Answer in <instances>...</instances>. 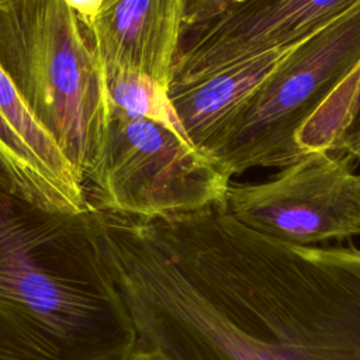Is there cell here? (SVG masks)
<instances>
[{
	"mask_svg": "<svg viewBox=\"0 0 360 360\" xmlns=\"http://www.w3.org/2000/svg\"><path fill=\"white\" fill-rule=\"evenodd\" d=\"M156 360H360V249L300 246L239 222L222 202L166 217L93 211Z\"/></svg>",
	"mask_w": 360,
	"mask_h": 360,
	"instance_id": "6da1fadb",
	"label": "cell"
},
{
	"mask_svg": "<svg viewBox=\"0 0 360 360\" xmlns=\"http://www.w3.org/2000/svg\"><path fill=\"white\" fill-rule=\"evenodd\" d=\"M135 349L91 205L44 208L0 166V360H125Z\"/></svg>",
	"mask_w": 360,
	"mask_h": 360,
	"instance_id": "7a4b0ae2",
	"label": "cell"
},
{
	"mask_svg": "<svg viewBox=\"0 0 360 360\" xmlns=\"http://www.w3.org/2000/svg\"><path fill=\"white\" fill-rule=\"evenodd\" d=\"M0 68L83 179L111 101L83 25L65 0H0Z\"/></svg>",
	"mask_w": 360,
	"mask_h": 360,
	"instance_id": "3957f363",
	"label": "cell"
},
{
	"mask_svg": "<svg viewBox=\"0 0 360 360\" xmlns=\"http://www.w3.org/2000/svg\"><path fill=\"white\" fill-rule=\"evenodd\" d=\"M360 63V4L300 42L264 79L210 153L232 179L287 167L308 153L300 138Z\"/></svg>",
	"mask_w": 360,
	"mask_h": 360,
	"instance_id": "277c9868",
	"label": "cell"
},
{
	"mask_svg": "<svg viewBox=\"0 0 360 360\" xmlns=\"http://www.w3.org/2000/svg\"><path fill=\"white\" fill-rule=\"evenodd\" d=\"M83 183L94 208L155 219L222 202L231 177L212 158L165 127L111 104Z\"/></svg>",
	"mask_w": 360,
	"mask_h": 360,
	"instance_id": "5b68a950",
	"label": "cell"
},
{
	"mask_svg": "<svg viewBox=\"0 0 360 360\" xmlns=\"http://www.w3.org/2000/svg\"><path fill=\"white\" fill-rule=\"evenodd\" d=\"M353 159L316 149L276 176L229 184L225 210L277 240L318 246L360 235V187Z\"/></svg>",
	"mask_w": 360,
	"mask_h": 360,
	"instance_id": "8992f818",
	"label": "cell"
},
{
	"mask_svg": "<svg viewBox=\"0 0 360 360\" xmlns=\"http://www.w3.org/2000/svg\"><path fill=\"white\" fill-rule=\"evenodd\" d=\"M359 4L360 0H239L184 27L169 84L292 48Z\"/></svg>",
	"mask_w": 360,
	"mask_h": 360,
	"instance_id": "52a82bcc",
	"label": "cell"
},
{
	"mask_svg": "<svg viewBox=\"0 0 360 360\" xmlns=\"http://www.w3.org/2000/svg\"><path fill=\"white\" fill-rule=\"evenodd\" d=\"M183 30V0H104L84 32L103 75L136 72L167 87Z\"/></svg>",
	"mask_w": 360,
	"mask_h": 360,
	"instance_id": "ba28073f",
	"label": "cell"
},
{
	"mask_svg": "<svg viewBox=\"0 0 360 360\" xmlns=\"http://www.w3.org/2000/svg\"><path fill=\"white\" fill-rule=\"evenodd\" d=\"M295 46L264 52L184 83H170L169 97L191 143L210 156L235 115Z\"/></svg>",
	"mask_w": 360,
	"mask_h": 360,
	"instance_id": "9c48e42d",
	"label": "cell"
},
{
	"mask_svg": "<svg viewBox=\"0 0 360 360\" xmlns=\"http://www.w3.org/2000/svg\"><path fill=\"white\" fill-rule=\"evenodd\" d=\"M0 166L11 186L35 204L68 214L90 208L84 190L56 177L0 112Z\"/></svg>",
	"mask_w": 360,
	"mask_h": 360,
	"instance_id": "30bf717a",
	"label": "cell"
},
{
	"mask_svg": "<svg viewBox=\"0 0 360 360\" xmlns=\"http://www.w3.org/2000/svg\"><path fill=\"white\" fill-rule=\"evenodd\" d=\"M300 143L307 153L326 149L360 162V63L304 129Z\"/></svg>",
	"mask_w": 360,
	"mask_h": 360,
	"instance_id": "8fae6325",
	"label": "cell"
},
{
	"mask_svg": "<svg viewBox=\"0 0 360 360\" xmlns=\"http://www.w3.org/2000/svg\"><path fill=\"white\" fill-rule=\"evenodd\" d=\"M104 79L114 107L132 117L156 122L181 141L191 143L172 104L166 86L136 72L104 75Z\"/></svg>",
	"mask_w": 360,
	"mask_h": 360,
	"instance_id": "7c38bea8",
	"label": "cell"
},
{
	"mask_svg": "<svg viewBox=\"0 0 360 360\" xmlns=\"http://www.w3.org/2000/svg\"><path fill=\"white\" fill-rule=\"evenodd\" d=\"M0 112L42 160V163L70 187L84 190V183L77 169L69 162L55 141L35 121L21 100L17 89L0 68ZM86 191V190H84Z\"/></svg>",
	"mask_w": 360,
	"mask_h": 360,
	"instance_id": "4fadbf2b",
	"label": "cell"
},
{
	"mask_svg": "<svg viewBox=\"0 0 360 360\" xmlns=\"http://www.w3.org/2000/svg\"><path fill=\"white\" fill-rule=\"evenodd\" d=\"M239 0H183L184 25L202 21Z\"/></svg>",
	"mask_w": 360,
	"mask_h": 360,
	"instance_id": "5bb4252c",
	"label": "cell"
},
{
	"mask_svg": "<svg viewBox=\"0 0 360 360\" xmlns=\"http://www.w3.org/2000/svg\"><path fill=\"white\" fill-rule=\"evenodd\" d=\"M66 4L75 11L83 30L87 31L93 25L104 0H65Z\"/></svg>",
	"mask_w": 360,
	"mask_h": 360,
	"instance_id": "9a60e30c",
	"label": "cell"
},
{
	"mask_svg": "<svg viewBox=\"0 0 360 360\" xmlns=\"http://www.w3.org/2000/svg\"><path fill=\"white\" fill-rule=\"evenodd\" d=\"M125 360H156V359L152 354L146 353V352L135 349V352L131 356H128Z\"/></svg>",
	"mask_w": 360,
	"mask_h": 360,
	"instance_id": "2e32d148",
	"label": "cell"
},
{
	"mask_svg": "<svg viewBox=\"0 0 360 360\" xmlns=\"http://www.w3.org/2000/svg\"><path fill=\"white\" fill-rule=\"evenodd\" d=\"M359 187H360V174H359Z\"/></svg>",
	"mask_w": 360,
	"mask_h": 360,
	"instance_id": "e0dca14e",
	"label": "cell"
}]
</instances>
